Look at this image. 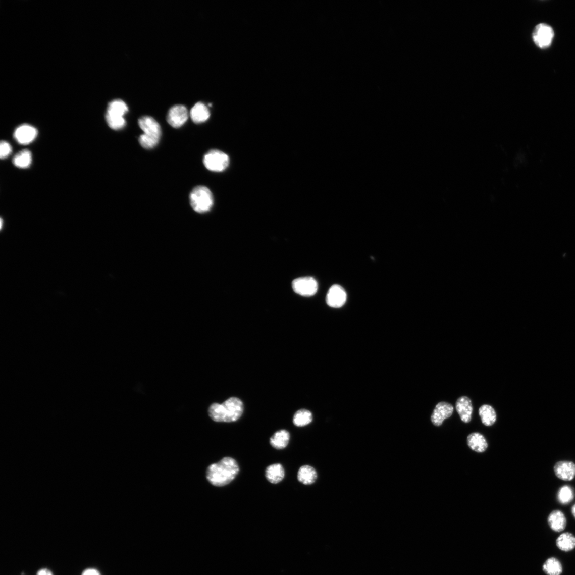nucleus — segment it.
I'll return each instance as SVG.
<instances>
[{
	"label": "nucleus",
	"mask_w": 575,
	"mask_h": 575,
	"mask_svg": "<svg viewBox=\"0 0 575 575\" xmlns=\"http://www.w3.org/2000/svg\"><path fill=\"white\" fill-rule=\"evenodd\" d=\"M243 412L242 402L235 397L229 398L222 404L213 403L208 409L210 417L219 423L235 422L240 418Z\"/></svg>",
	"instance_id": "f03ea898"
},
{
	"label": "nucleus",
	"mask_w": 575,
	"mask_h": 575,
	"mask_svg": "<svg viewBox=\"0 0 575 575\" xmlns=\"http://www.w3.org/2000/svg\"><path fill=\"white\" fill-rule=\"evenodd\" d=\"M574 498V493L572 487L569 485H564L560 487L557 495L558 501L562 504L570 503Z\"/></svg>",
	"instance_id": "a878e982"
},
{
	"label": "nucleus",
	"mask_w": 575,
	"mask_h": 575,
	"mask_svg": "<svg viewBox=\"0 0 575 575\" xmlns=\"http://www.w3.org/2000/svg\"><path fill=\"white\" fill-rule=\"evenodd\" d=\"M239 472L240 467L236 460L231 457H225L208 467L206 478L213 486L222 487L235 480Z\"/></svg>",
	"instance_id": "f257e3e1"
},
{
	"label": "nucleus",
	"mask_w": 575,
	"mask_h": 575,
	"mask_svg": "<svg viewBox=\"0 0 575 575\" xmlns=\"http://www.w3.org/2000/svg\"><path fill=\"white\" fill-rule=\"evenodd\" d=\"M292 287L296 294L303 297H311L316 294L318 284L312 277L299 278L292 281Z\"/></svg>",
	"instance_id": "423d86ee"
},
{
	"label": "nucleus",
	"mask_w": 575,
	"mask_h": 575,
	"mask_svg": "<svg viewBox=\"0 0 575 575\" xmlns=\"http://www.w3.org/2000/svg\"><path fill=\"white\" fill-rule=\"evenodd\" d=\"M12 148L11 145L7 142L2 141L0 144V157L2 159H6L11 154Z\"/></svg>",
	"instance_id": "c85d7f7f"
},
{
	"label": "nucleus",
	"mask_w": 575,
	"mask_h": 575,
	"mask_svg": "<svg viewBox=\"0 0 575 575\" xmlns=\"http://www.w3.org/2000/svg\"><path fill=\"white\" fill-rule=\"evenodd\" d=\"M190 114L193 122L197 124L206 122L210 117L207 107L201 102L197 103L192 107Z\"/></svg>",
	"instance_id": "f3484780"
},
{
	"label": "nucleus",
	"mask_w": 575,
	"mask_h": 575,
	"mask_svg": "<svg viewBox=\"0 0 575 575\" xmlns=\"http://www.w3.org/2000/svg\"><path fill=\"white\" fill-rule=\"evenodd\" d=\"M554 36L553 28L544 23L536 26L533 32V41L541 49H546L551 46Z\"/></svg>",
	"instance_id": "39448f33"
},
{
	"label": "nucleus",
	"mask_w": 575,
	"mask_h": 575,
	"mask_svg": "<svg viewBox=\"0 0 575 575\" xmlns=\"http://www.w3.org/2000/svg\"><path fill=\"white\" fill-rule=\"evenodd\" d=\"M37 130L33 126L24 124L19 126L14 132V138L21 144H28L32 143L37 137Z\"/></svg>",
	"instance_id": "9d476101"
},
{
	"label": "nucleus",
	"mask_w": 575,
	"mask_h": 575,
	"mask_svg": "<svg viewBox=\"0 0 575 575\" xmlns=\"http://www.w3.org/2000/svg\"><path fill=\"white\" fill-rule=\"evenodd\" d=\"M347 300V294L341 286L335 285L329 289L326 297V302L331 307L338 308L343 306Z\"/></svg>",
	"instance_id": "6e6552de"
},
{
	"label": "nucleus",
	"mask_w": 575,
	"mask_h": 575,
	"mask_svg": "<svg viewBox=\"0 0 575 575\" xmlns=\"http://www.w3.org/2000/svg\"><path fill=\"white\" fill-rule=\"evenodd\" d=\"M318 478V474L313 467L305 465L300 467L298 474V481L305 485L314 484Z\"/></svg>",
	"instance_id": "dca6fc26"
},
{
	"label": "nucleus",
	"mask_w": 575,
	"mask_h": 575,
	"mask_svg": "<svg viewBox=\"0 0 575 575\" xmlns=\"http://www.w3.org/2000/svg\"><path fill=\"white\" fill-rule=\"evenodd\" d=\"M31 152L28 150H24L16 154L13 159V164L16 167L26 169L30 167L32 163Z\"/></svg>",
	"instance_id": "b1692460"
},
{
	"label": "nucleus",
	"mask_w": 575,
	"mask_h": 575,
	"mask_svg": "<svg viewBox=\"0 0 575 575\" xmlns=\"http://www.w3.org/2000/svg\"><path fill=\"white\" fill-rule=\"evenodd\" d=\"M37 575H53L50 570L47 569H42L37 572Z\"/></svg>",
	"instance_id": "7c9ffc66"
},
{
	"label": "nucleus",
	"mask_w": 575,
	"mask_h": 575,
	"mask_svg": "<svg viewBox=\"0 0 575 575\" xmlns=\"http://www.w3.org/2000/svg\"><path fill=\"white\" fill-rule=\"evenodd\" d=\"M571 513L575 518V504L572 506Z\"/></svg>",
	"instance_id": "2f4dec72"
},
{
	"label": "nucleus",
	"mask_w": 575,
	"mask_h": 575,
	"mask_svg": "<svg viewBox=\"0 0 575 575\" xmlns=\"http://www.w3.org/2000/svg\"><path fill=\"white\" fill-rule=\"evenodd\" d=\"M543 571L547 575H561L563 571L562 565L557 558L551 557L544 563Z\"/></svg>",
	"instance_id": "412c9836"
},
{
	"label": "nucleus",
	"mask_w": 575,
	"mask_h": 575,
	"mask_svg": "<svg viewBox=\"0 0 575 575\" xmlns=\"http://www.w3.org/2000/svg\"><path fill=\"white\" fill-rule=\"evenodd\" d=\"M203 162L208 170L216 172H221L226 170L229 167L230 159L228 155L218 150H212L204 155Z\"/></svg>",
	"instance_id": "20e7f679"
},
{
	"label": "nucleus",
	"mask_w": 575,
	"mask_h": 575,
	"mask_svg": "<svg viewBox=\"0 0 575 575\" xmlns=\"http://www.w3.org/2000/svg\"><path fill=\"white\" fill-rule=\"evenodd\" d=\"M290 438V433L286 430H282L276 432L272 436L270 443L276 450H283L289 444Z\"/></svg>",
	"instance_id": "a211bd4d"
},
{
	"label": "nucleus",
	"mask_w": 575,
	"mask_h": 575,
	"mask_svg": "<svg viewBox=\"0 0 575 575\" xmlns=\"http://www.w3.org/2000/svg\"><path fill=\"white\" fill-rule=\"evenodd\" d=\"M128 106L123 101L115 100L110 103L107 114L117 117H123L124 118V116L128 113Z\"/></svg>",
	"instance_id": "5701e85b"
},
{
	"label": "nucleus",
	"mask_w": 575,
	"mask_h": 575,
	"mask_svg": "<svg viewBox=\"0 0 575 575\" xmlns=\"http://www.w3.org/2000/svg\"><path fill=\"white\" fill-rule=\"evenodd\" d=\"M139 141L143 148L150 149L154 148L158 144L160 140L142 134L140 136Z\"/></svg>",
	"instance_id": "cd10ccee"
},
{
	"label": "nucleus",
	"mask_w": 575,
	"mask_h": 575,
	"mask_svg": "<svg viewBox=\"0 0 575 575\" xmlns=\"http://www.w3.org/2000/svg\"><path fill=\"white\" fill-rule=\"evenodd\" d=\"M467 443L472 450L478 453L485 452L488 447L484 436L478 433H472L467 436Z\"/></svg>",
	"instance_id": "6ab92c4d"
},
{
	"label": "nucleus",
	"mask_w": 575,
	"mask_h": 575,
	"mask_svg": "<svg viewBox=\"0 0 575 575\" xmlns=\"http://www.w3.org/2000/svg\"><path fill=\"white\" fill-rule=\"evenodd\" d=\"M456 409L462 422H471L473 408L470 398L466 396L460 397L456 402Z\"/></svg>",
	"instance_id": "ddd939ff"
},
{
	"label": "nucleus",
	"mask_w": 575,
	"mask_h": 575,
	"mask_svg": "<svg viewBox=\"0 0 575 575\" xmlns=\"http://www.w3.org/2000/svg\"><path fill=\"white\" fill-rule=\"evenodd\" d=\"M453 407L450 403L440 402L436 406L431 416L432 423L436 426H440L445 419L450 417L453 414Z\"/></svg>",
	"instance_id": "9b49d317"
},
{
	"label": "nucleus",
	"mask_w": 575,
	"mask_h": 575,
	"mask_svg": "<svg viewBox=\"0 0 575 575\" xmlns=\"http://www.w3.org/2000/svg\"><path fill=\"white\" fill-rule=\"evenodd\" d=\"M82 575H101L100 572L94 569H88L85 570L82 573Z\"/></svg>",
	"instance_id": "c756f323"
},
{
	"label": "nucleus",
	"mask_w": 575,
	"mask_h": 575,
	"mask_svg": "<svg viewBox=\"0 0 575 575\" xmlns=\"http://www.w3.org/2000/svg\"><path fill=\"white\" fill-rule=\"evenodd\" d=\"M190 202L192 208L199 213L210 211L213 207L214 199L210 190L204 186L194 188L190 194Z\"/></svg>",
	"instance_id": "7ed1b4c3"
},
{
	"label": "nucleus",
	"mask_w": 575,
	"mask_h": 575,
	"mask_svg": "<svg viewBox=\"0 0 575 575\" xmlns=\"http://www.w3.org/2000/svg\"><path fill=\"white\" fill-rule=\"evenodd\" d=\"M479 414L483 424L486 426H492L496 420L494 409L489 405H483L480 408Z\"/></svg>",
	"instance_id": "4be33fe9"
},
{
	"label": "nucleus",
	"mask_w": 575,
	"mask_h": 575,
	"mask_svg": "<svg viewBox=\"0 0 575 575\" xmlns=\"http://www.w3.org/2000/svg\"><path fill=\"white\" fill-rule=\"evenodd\" d=\"M138 124L141 129L144 132L143 134L149 137L160 140L162 135L161 126L159 123L150 116H143L139 119Z\"/></svg>",
	"instance_id": "1a4fd4ad"
},
{
	"label": "nucleus",
	"mask_w": 575,
	"mask_h": 575,
	"mask_svg": "<svg viewBox=\"0 0 575 575\" xmlns=\"http://www.w3.org/2000/svg\"><path fill=\"white\" fill-rule=\"evenodd\" d=\"M189 113L186 107L180 104L171 107L167 116V121L174 128H179L187 122Z\"/></svg>",
	"instance_id": "0eeeda50"
},
{
	"label": "nucleus",
	"mask_w": 575,
	"mask_h": 575,
	"mask_svg": "<svg viewBox=\"0 0 575 575\" xmlns=\"http://www.w3.org/2000/svg\"><path fill=\"white\" fill-rule=\"evenodd\" d=\"M265 475L267 480L271 483L277 484L285 478V471L281 464H273L267 467Z\"/></svg>",
	"instance_id": "2eb2a0df"
},
{
	"label": "nucleus",
	"mask_w": 575,
	"mask_h": 575,
	"mask_svg": "<svg viewBox=\"0 0 575 575\" xmlns=\"http://www.w3.org/2000/svg\"><path fill=\"white\" fill-rule=\"evenodd\" d=\"M556 545L562 551H571L575 548V537L569 532L563 533L557 538Z\"/></svg>",
	"instance_id": "aec40b11"
},
{
	"label": "nucleus",
	"mask_w": 575,
	"mask_h": 575,
	"mask_svg": "<svg viewBox=\"0 0 575 575\" xmlns=\"http://www.w3.org/2000/svg\"><path fill=\"white\" fill-rule=\"evenodd\" d=\"M313 421V415L306 409H301L296 412L294 416L293 423L297 427H304L310 424Z\"/></svg>",
	"instance_id": "393cba45"
},
{
	"label": "nucleus",
	"mask_w": 575,
	"mask_h": 575,
	"mask_svg": "<svg viewBox=\"0 0 575 575\" xmlns=\"http://www.w3.org/2000/svg\"><path fill=\"white\" fill-rule=\"evenodd\" d=\"M106 121L110 127L114 130L122 129L126 125V121L123 117H117L106 114Z\"/></svg>",
	"instance_id": "bb28decb"
},
{
	"label": "nucleus",
	"mask_w": 575,
	"mask_h": 575,
	"mask_svg": "<svg viewBox=\"0 0 575 575\" xmlns=\"http://www.w3.org/2000/svg\"><path fill=\"white\" fill-rule=\"evenodd\" d=\"M548 524L553 531L561 532L567 526V519L560 510H555L551 512L548 518Z\"/></svg>",
	"instance_id": "4468645a"
},
{
	"label": "nucleus",
	"mask_w": 575,
	"mask_h": 575,
	"mask_svg": "<svg viewBox=\"0 0 575 575\" xmlns=\"http://www.w3.org/2000/svg\"><path fill=\"white\" fill-rule=\"evenodd\" d=\"M554 472L558 479L570 481L575 476V464L571 461H561L555 463Z\"/></svg>",
	"instance_id": "f8f14e48"
}]
</instances>
